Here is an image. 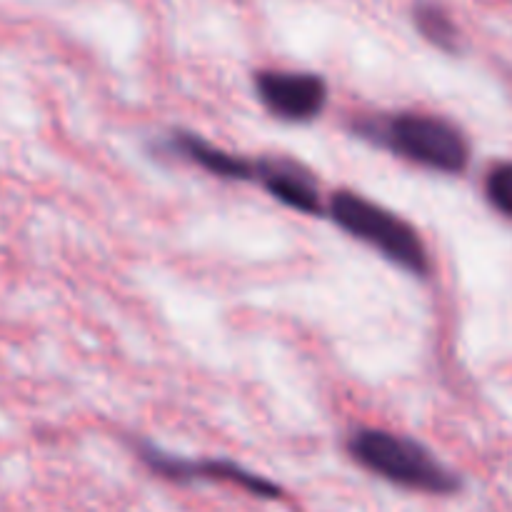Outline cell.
Segmentation results:
<instances>
[{"instance_id": "obj_4", "label": "cell", "mask_w": 512, "mask_h": 512, "mask_svg": "<svg viewBox=\"0 0 512 512\" xmlns=\"http://www.w3.org/2000/svg\"><path fill=\"white\" fill-rule=\"evenodd\" d=\"M133 453L145 468L160 480H168L175 485H193V483H218L233 485L243 493L253 495L258 500H283L285 490L275 480L265 475L253 473L245 465L235 463L228 458H185V455L168 453L148 440H133Z\"/></svg>"}, {"instance_id": "obj_8", "label": "cell", "mask_w": 512, "mask_h": 512, "mask_svg": "<svg viewBox=\"0 0 512 512\" xmlns=\"http://www.w3.org/2000/svg\"><path fill=\"white\" fill-rule=\"evenodd\" d=\"M410 18H413V25L420 33V38L428 40L433 48L450 55L460 53L463 38H460L458 23L453 20L450 10L440 5L438 0H415Z\"/></svg>"}, {"instance_id": "obj_2", "label": "cell", "mask_w": 512, "mask_h": 512, "mask_svg": "<svg viewBox=\"0 0 512 512\" xmlns=\"http://www.w3.org/2000/svg\"><path fill=\"white\" fill-rule=\"evenodd\" d=\"M345 450L365 473L400 490L435 498H450L463 490V478L450 470L433 450L408 435L383 428H360L350 435Z\"/></svg>"}, {"instance_id": "obj_5", "label": "cell", "mask_w": 512, "mask_h": 512, "mask_svg": "<svg viewBox=\"0 0 512 512\" xmlns=\"http://www.w3.org/2000/svg\"><path fill=\"white\" fill-rule=\"evenodd\" d=\"M253 88L263 108L280 123H313L330 100L328 80L310 70H258L253 75Z\"/></svg>"}, {"instance_id": "obj_3", "label": "cell", "mask_w": 512, "mask_h": 512, "mask_svg": "<svg viewBox=\"0 0 512 512\" xmlns=\"http://www.w3.org/2000/svg\"><path fill=\"white\" fill-rule=\"evenodd\" d=\"M325 215L333 220L335 228L373 248L395 268L420 280L433 273V258L420 230L403 215L370 200L368 195L348 188L335 190L325 200Z\"/></svg>"}, {"instance_id": "obj_6", "label": "cell", "mask_w": 512, "mask_h": 512, "mask_svg": "<svg viewBox=\"0 0 512 512\" xmlns=\"http://www.w3.org/2000/svg\"><path fill=\"white\" fill-rule=\"evenodd\" d=\"M255 185L265 190L285 208L308 218L325 215V198L320 193L318 175L305 168L300 160L285 155H263L255 165Z\"/></svg>"}, {"instance_id": "obj_1", "label": "cell", "mask_w": 512, "mask_h": 512, "mask_svg": "<svg viewBox=\"0 0 512 512\" xmlns=\"http://www.w3.org/2000/svg\"><path fill=\"white\" fill-rule=\"evenodd\" d=\"M350 133L405 163L443 175L465 173L473 155L468 135L458 123L420 110L353 115Z\"/></svg>"}, {"instance_id": "obj_9", "label": "cell", "mask_w": 512, "mask_h": 512, "mask_svg": "<svg viewBox=\"0 0 512 512\" xmlns=\"http://www.w3.org/2000/svg\"><path fill=\"white\" fill-rule=\"evenodd\" d=\"M485 198L505 218H512V160L495 163L485 175Z\"/></svg>"}, {"instance_id": "obj_7", "label": "cell", "mask_w": 512, "mask_h": 512, "mask_svg": "<svg viewBox=\"0 0 512 512\" xmlns=\"http://www.w3.org/2000/svg\"><path fill=\"white\" fill-rule=\"evenodd\" d=\"M165 145L180 160L195 165V168L213 175V178L228 180V183L255 185V165H258V158L230 153V150L210 143L208 138L193 133V130H170L168 138H165Z\"/></svg>"}]
</instances>
